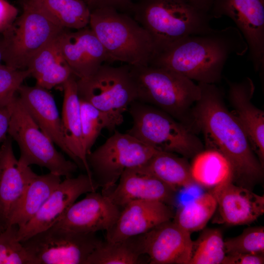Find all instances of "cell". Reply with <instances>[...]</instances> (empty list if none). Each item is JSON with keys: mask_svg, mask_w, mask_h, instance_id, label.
<instances>
[{"mask_svg": "<svg viewBox=\"0 0 264 264\" xmlns=\"http://www.w3.org/2000/svg\"><path fill=\"white\" fill-rule=\"evenodd\" d=\"M198 84L201 96L191 117L196 132L203 135L204 149L217 151L228 159L233 181L242 183V186L258 182L263 177L264 166L239 121L226 108L222 92L215 84Z\"/></svg>", "mask_w": 264, "mask_h": 264, "instance_id": "cell-1", "label": "cell"}, {"mask_svg": "<svg viewBox=\"0 0 264 264\" xmlns=\"http://www.w3.org/2000/svg\"><path fill=\"white\" fill-rule=\"evenodd\" d=\"M247 51L240 31L229 26L179 39L156 52L149 65L172 70L198 83L215 84L220 81L228 58Z\"/></svg>", "mask_w": 264, "mask_h": 264, "instance_id": "cell-2", "label": "cell"}, {"mask_svg": "<svg viewBox=\"0 0 264 264\" xmlns=\"http://www.w3.org/2000/svg\"><path fill=\"white\" fill-rule=\"evenodd\" d=\"M89 26L111 62L147 66L156 52L150 33L132 15L108 6L90 10Z\"/></svg>", "mask_w": 264, "mask_h": 264, "instance_id": "cell-3", "label": "cell"}, {"mask_svg": "<svg viewBox=\"0 0 264 264\" xmlns=\"http://www.w3.org/2000/svg\"><path fill=\"white\" fill-rule=\"evenodd\" d=\"M129 66L136 89V101L163 110L195 132L191 112L200 98L198 84L166 68Z\"/></svg>", "mask_w": 264, "mask_h": 264, "instance_id": "cell-4", "label": "cell"}, {"mask_svg": "<svg viewBox=\"0 0 264 264\" xmlns=\"http://www.w3.org/2000/svg\"><path fill=\"white\" fill-rule=\"evenodd\" d=\"M131 15L152 37L156 52L187 36L210 32V15L187 0H137Z\"/></svg>", "mask_w": 264, "mask_h": 264, "instance_id": "cell-5", "label": "cell"}, {"mask_svg": "<svg viewBox=\"0 0 264 264\" xmlns=\"http://www.w3.org/2000/svg\"><path fill=\"white\" fill-rule=\"evenodd\" d=\"M129 112L132 125L127 132L157 151L187 158L204 149L190 127L155 107L135 101Z\"/></svg>", "mask_w": 264, "mask_h": 264, "instance_id": "cell-6", "label": "cell"}, {"mask_svg": "<svg viewBox=\"0 0 264 264\" xmlns=\"http://www.w3.org/2000/svg\"><path fill=\"white\" fill-rule=\"evenodd\" d=\"M22 12L1 34L3 62L26 69L33 57L64 29L32 0H22Z\"/></svg>", "mask_w": 264, "mask_h": 264, "instance_id": "cell-7", "label": "cell"}, {"mask_svg": "<svg viewBox=\"0 0 264 264\" xmlns=\"http://www.w3.org/2000/svg\"><path fill=\"white\" fill-rule=\"evenodd\" d=\"M8 106L10 111L8 135L19 147V163L26 166L36 165L60 176L71 177L78 165L56 150L28 113L18 94Z\"/></svg>", "mask_w": 264, "mask_h": 264, "instance_id": "cell-8", "label": "cell"}, {"mask_svg": "<svg viewBox=\"0 0 264 264\" xmlns=\"http://www.w3.org/2000/svg\"><path fill=\"white\" fill-rule=\"evenodd\" d=\"M157 151L127 132L115 131L87 159L93 180L106 195L125 170L146 164Z\"/></svg>", "mask_w": 264, "mask_h": 264, "instance_id": "cell-9", "label": "cell"}, {"mask_svg": "<svg viewBox=\"0 0 264 264\" xmlns=\"http://www.w3.org/2000/svg\"><path fill=\"white\" fill-rule=\"evenodd\" d=\"M80 99L99 110L123 116L128 107L136 101L135 85L128 65L113 66L103 64L92 75L77 78Z\"/></svg>", "mask_w": 264, "mask_h": 264, "instance_id": "cell-10", "label": "cell"}, {"mask_svg": "<svg viewBox=\"0 0 264 264\" xmlns=\"http://www.w3.org/2000/svg\"><path fill=\"white\" fill-rule=\"evenodd\" d=\"M102 241L95 233H78L53 226L21 242L34 264H85Z\"/></svg>", "mask_w": 264, "mask_h": 264, "instance_id": "cell-11", "label": "cell"}, {"mask_svg": "<svg viewBox=\"0 0 264 264\" xmlns=\"http://www.w3.org/2000/svg\"><path fill=\"white\" fill-rule=\"evenodd\" d=\"M211 18L227 16L236 24L247 46L255 71L264 67V0H215Z\"/></svg>", "mask_w": 264, "mask_h": 264, "instance_id": "cell-12", "label": "cell"}, {"mask_svg": "<svg viewBox=\"0 0 264 264\" xmlns=\"http://www.w3.org/2000/svg\"><path fill=\"white\" fill-rule=\"evenodd\" d=\"M191 234L171 220L132 238L139 253L148 255L150 264H189L194 242Z\"/></svg>", "mask_w": 264, "mask_h": 264, "instance_id": "cell-13", "label": "cell"}, {"mask_svg": "<svg viewBox=\"0 0 264 264\" xmlns=\"http://www.w3.org/2000/svg\"><path fill=\"white\" fill-rule=\"evenodd\" d=\"M99 188L93 178L87 174L76 177H66L51 193L35 215L19 228L21 242L54 226L65 215L70 206L82 195L96 191Z\"/></svg>", "mask_w": 264, "mask_h": 264, "instance_id": "cell-14", "label": "cell"}, {"mask_svg": "<svg viewBox=\"0 0 264 264\" xmlns=\"http://www.w3.org/2000/svg\"><path fill=\"white\" fill-rule=\"evenodd\" d=\"M61 54L78 78L87 77L110 60L89 25L75 31L64 29L57 37Z\"/></svg>", "mask_w": 264, "mask_h": 264, "instance_id": "cell-15", "label": "cell"}, {"mask_svg": "<svg viewBox=\"0 0 264 264\" xmlns=\"http://www.w3.org/2000/svg\"><path fill=\"white\" fill-rule=\"evenodd\" d=\"M120 208L107 195L96 191L87 193L74 202L54 226L78 233H96L108 230L115 222Z\"/></svg>", "mask_w": 264, "mask_h": 264, "instance_id": "cell-16", "label": "cell"}, {"mask_svg": "<svg viewBox=\"0 0 264 264\" xmlns=\"http://www.w3.org/2000/svg\"><path fill=\"white\" fill-rule=\"evenodd\" d=\"M168 204L158 201L137 200L122 207L114 223L106 231V241L119 242L146 233L173 219Z\"/></svg>", "mask_w": 264, "mask_h": 264, "instance_id": "cell-17", "label": "cell"}, {"mask_svg": "<svg viewBox=\"0 0 264 264\" xmlns=\"http://www.w3.org/2000/svg\"><path fill=\"white\" fill-rule=\"evenodd\" d=\"M116 187L106 195L119 207L137 200L172 203L176 191L152 174L145 165L127 169Z\"/></svg>", "mask_w": 264, "mask_h": 264, "instance_id": "cell-18", "label": "cell"}, {"mask_svg": "<svg viewBox=\"0 0 264 264\" xmlns=\"http://www.w3.org/2000/svg\"><path fill=\"white\" fill-rule=\"evenodd\" d=\"M233 114L244 131L251 147L262 165L264 163V112L252 102L255 85L249 77L240 82L226 79Z\"/></svg>", "mask_w": 264, "mask_h": 264, "instance_id": "cell-19", "label": "cell"}, {"mask_svg": "<svg viewBox=\"0 0 264 264\" xmlns=\"http://www.w3.org/2000/svg\"><path fill=\"white\" fill-rule=\"evenodd\" d=\"M221 221L230 225H244L256 220L264 213V197L234 184L233 180L214 188Z\"/></svg>", "mask_w": 264, "mask_h": 264, "instance_id": "cell-20", "label": "cell"}, {"mask_svg": "<svg viewBox=\"0 0 264 264\" xmlns=\"http://www.w3.org/2000/svg\"><path fill=\"white\" fill-rule=\"evenodd\" d=\"M8 135L0 147V222L5 229L26 187L30 166L20 164Z\"/></svg>", "mask_w": 264, "mask_h": 264, "instance_id": "cell-21", "label": "cell"}, {"mask_svg": "<svg viewBox=\"0 0 264 264\" xmlns=\"http://www.w3.org/2000/svg\"><path fill=\"white\" fill-rule=\"evenodd\" d=\"M17 94L41 131L69 157L62 133L61 119L54 97L48 90L37 85L22 84Z\"/></svg>", "mask_w": 264, "mask_h": 264, "instance_id": "cell-22", "label": "cell"}, {"mask_svg": "<svg viewBox=\"0 0 264 264\" xmlns=\"http://www.w3.org/2000/svg\"><path fill=\"white\" fill-rule=\"evenodd\" d=\"M77 78L73 74L62 85L64 91L61 118L62 131L70 154L69 157L78 166H81L86 174L92 178L83 145Z\"/></svg>", "mask_w": 264, "mask_h": 264, "instance_id": "cell-23", "label": "cell"}, {"mask_svg": "<svg viewBox=\"0 0 264 264\" xmlns=\"http://www.w3.org/2000/svg\"><path fill=\"white\" fill-rule=\"evenodd\" d=\"M62 181L61 176L49 172L38 175L31 169L25 189L10 218L8 225H24L38 212Z\"/></svg>", "mask_w": 264, "mask_h": 264, "instance_id": "cell-24", "label": "cell"}, {"mask_svg": "<svg viewBox=\"0 0 264 264\" xmlns=\"http://www.w3.org/2000/svg\"><path fill=\"white\" fill-rule=\"evenodd\" d=\"M190 166L194 181L202 187L213 189L225 182L233 181L229 161L217 151L204 149L193 157Z\"/></svg>", "mask_w": 264, "mask_h": 264, "instance_id": "cell-25", "label": "cell"}, {"mask_svg": "<svg viewBox=\"0 0 264 264\" xmlns=\"http://www.w3.org/2000/svg\"><path fill=\"white\" fill-rule=\"evenodd\" d=\"M145 165L155 176L176 191L180 188L197 184L187 158L176 154L158 151Z\"/></svg>", "mask_w": 264, "mask_h": 264, "instance_id": "cell-26", "label": "cell"}, {"mask_svg": "<svg viewBox=\"0 0 264 264\" xmlns=\"http://www.w3.org/2000/svg\"><path fill=\"white\" fill-rule=\"evenodd\" d=\"M65 29L78 30L89 25L90 9L83 0H32Z\"/></svg>", "mask_w": 264, "mask_h": 264, "instance_id": "cell-27", "label": "cell"}, {"mask_svg": "<svg viewBox=\"0 0 264 264\" xmlns=\"http://www.w3.org/2000/svg\"><path fill=\"white\" fill-rule=\"evenodd\" d=\"M217 202L212 192L203 194L180 207L173 221L192 233L202 230L215 213Z\"/></svg>", "mask_w": 264, "mask_h": 264, "instance_id": "cell-28", "label": "cell"}, {"mask_svg": "<svg viewBox=\"0 0 264 264\" xmlns=\"http://www.w3.org/2000/svg\"><path fill=\"white\" fill-rule=\"evenodd\" d=\"M80 107L83 145L88 155L102 130H114L123 122V116L104 112L81 99Z\"/></svg>", "mask_w": 264, "mask_h": 264, "instance_id": "cell-29", "label": "cell"}, {"mask_svg": "<svg viewBox=\"0 0 264 264\" xmlns=\"http://www.w3.org/2000/svg\"><path fill=\"white\" fill-rule=\"evenodd\" d=\"M141 255L132 238L115 242L102 241L85 264H137Z\"/></svg>", "mask_w": 264, "mask_h": 264, "instance_id": "cell-30", "label": "cell"}, {"mask_svg": "<svg viewBox=\"0 0 264 264\" xmlns=\"http://www.w3.org/2000/svg\"><path fill=\"white\" fill-rule=\"evenodd\" d=\"M224 240L220 229H204L193 242L189 264H222L226 256Z\"/></svg>", "mask_w": 264, "mask_h": 264, "instance_id": "cell-31", "label": "cell"}, {"mask_svg": "<svg viewBox=\"0 0 264 264\" xmlns=\"http://www.w3.org/2000/svg\"><path fill=\"white\" fill-rule=\"evenodd\" d=\"M19 227L8 226L0 232V264H34V262L18 239Z\"/></svg>", "mask_w": 264, "mask_h": 264, "instance_id": "cell-32", "label": "cell"}, {"mask_svg": "<svg viewBox=\"0 0 264 264\" xmlns=\"http://www.w3.org/2000/svg\"><path fill=\"white\" fill-rule=\"evenodd\" d=\"M226 255L264 254V227L248 228L238 236L224 240Z\"/></svg>", "mask_w": 264, "mask_h": 264, "instance_id": "cell-33", "label": "cell"}, {"mask_svg": "<svg viewBox=\"0 0 264 264\" xmlns=\"http://www.w3.org/2000/svg\"><path fill=\"white\" fill-rule=\"evenodd\" d=\"M30 77L27 69H17L0 65V108L8 106L23 81Z\"/></svg>", "mask_w": 264, "mask_h": 264, "instance_id": "cell-34", "label": "cell"}, {"mask_svg": "<svg viewBox=\"0 0 264 264\" xmlns=\"http://www.w3.org/2000/svg\"><path fill=\"white\" fill-rule=\"evenodd\" d=\"M57 37L40 49L31 59L26 68L30 77L37 79L62 58L57 41Z\"/></svg>", "mask_w": 264, "mask_h": 264, "instance_id": "cell-35", "label": "cell"}, {"mask_svg": "<svg viewBox=\"0 0 264 264\" xmlns=\"http://www.w3.org/2000/svg\"><path fill=\"white\" fill-rule=\"evenodd\" d=\"M73 74L71 69L62 57L36 79V85L49 90L62 85Z\"/></svg>", "mask_w": 264, "mask_h": 264, "instance_id": "cell-36", "label": "cell"}, {"mask_svg": "<svg viewBox=\"0 0 264 264\" xmlns=\"http://www.w3.org/2000/svg\"><path fill=\"white\" fill-rule=\"evenodd\" d=\"M18 10L6 0H0V33L2 34L18 17Z\"/></svg>", "mask_w": 264, "mask_h": 264, "instance_id": "cell-37", "label": "cell"}, {"mask_svg": "<svg viewBox=\"0 0 264 264\" xmlns=\"http://www.w3.org/2000/svg\"><path fill=\"white\" fill-rule=\"evenodd\" d=\"M264 254H237L226 255L222 264H263Z\"/></svg>", "mask_w": 264, "mask_h": 264, "instance_id": "cell-38", "label": "cell"}, {"mask_svg": "<svg viewBox=\"0 0 264 264\" xmlns=\"http://www.w3.org/2000/svg\"><path fill=\"white\" fill-rule=\"evenodd\" d=\"M133 3L132 0H95V4L93 8L99 6L110 7L120 12L131 15Z\"/></svg>", "mask_w": 264, "mask_h": 264, "instance_id": "cell-39", "label": "cell"}, {"mask_svg": "<svg viewBox=\"0 0 264 264\" xmlns=\"http://www.w3.org/2000/svg\"><path fill=\"white\" fill-rule=\"evenodd\" d=\"M10 121V111L8 106L0 108V143H2L8 135Z\"/></svg>", "mask_w": 264, "mask_h": 264, "instance_id": "cell-40", "label": "cell"}, {"mask_svg": "<svg viewBox=\"0 0 264 264\" xmlns=\"http://www.w3.org/2000/svg\"><path fill=\"white\" fill-rule=\"evenodd\" d=\"M194 7L209 14L215 0H187Z\"/></svg>", "mask_w": 264, "mask_h": 264, "instance_id": "cell-41", "label": "cell"}, {"mask_svg": "<svg viewBox=\"0 0 264 264\" xmlns=\"http://www.w3.org/2000/svg\"><path fill=\"white\" fill-rule=\"evenodd\" d=\"M3 61V47L2 37L0 36V65L1 62Z\"/></svg>", "mask_w": 264, "mask_h": 264, "instance_id": "cell-42", "label": "cell"}, {"mask_svg": "<svg viewBox=\"0 0 264 264\" xmlns=\"http://www.w3.org/2000/svg\"><path fill=\"white\" fill-rule=\"evenodd\" d=\"M84 0L90 9H92L95 4V0Z\"/></svg>", "mask_w": 264, "mask_h": 264, "instance_id": "cell-43", "label": "cell"}, {"mask_svg": "<svg viewBox=\"0 0 264 264\" xmlns=\"http://www.w3.org/2000/svg\"><path fill=\"white\" fill-rule=\"evenodd\" d=\"M4 229H3V228L2 227L0 222V232H2V231H3Z\"/></svg>", "mask_w": 264, "mask_h": 264, "instance_id": "cell-44", "label": "cell"}, {"mask_svg": "<svg viewBox=\"0 0 264 264\" xmlns=\"http://www.w3.org/2000/svg\"><path fill=\"white\" fill-rule=\"evenodd\" d=\"M133 0V1H136V0Z\"/></svg>", "mask_w": 264, "mask_h": 264, "instance_id": "cell-45", "label": "cell"}]
</instances>
